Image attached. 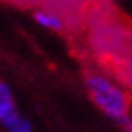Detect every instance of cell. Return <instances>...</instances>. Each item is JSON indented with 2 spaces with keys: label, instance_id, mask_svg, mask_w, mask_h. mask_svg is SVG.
<instances>
[{
  "label": "cell",
  "instance_id": "obj_1",
  "mask_svg": "<svg viewBox=\"0 0 132 132\" xmlns=\"http://www.w3.org/2000/svg\"><path fill=\"white\" fill-rule=\"evenodd\" d=\"M85 87L87 93L91 97L95 105L99 106V110H103L109 118L120 122L130 110V101L128 95L124 93V89L118 85L116 81L105 75V73L93 71L89 73L85 79Z\"/></svg>",
  "mask_w": 132,
  "mask_h": 132
},
{
  "label": "cell",
  "instance_id": "obj_2",
  "mask_svg": "<svg viewBox=\"0 0 132 132\" xmlns=\"http://www.w3.org/2000/svg\"><path fill=\"white\" fill-rule=\"evenodd\" d=\"M18 112L16 106V97L10 85L4 81H0V122H4L6 118H10L12 114Z\"/></svg>",
  "mask_w": 132,
  "mask_h": 132
},
{
  "label": "cell",
  "instance_id": "obj_3",
  "mask_svg": "<svg viewBox=\"0 0 132 132\" xmlns=\"http://www.w3.org/2000/svg\"><path fill=\"white\" fill-rule=\"evenodd\" d=\"M34 20H36V24H39L42 28L50 30V32H59V30H63V20H61V16L55 14V12L38 10L34 14Z\"/></svg>",
  "mask_w": 132,
  "mask_h": 132
},
{
  "label": "cell",
  "instance_id": "obj_4",
  "mask_svg": "<svg viewBox=\"0 0 132 132\" xmlns=\"http://www.w3.org/2000/svg\"><path fill=\"white\" fill-rule=\"evenodd\" d=\"M0 132H32V122L16 112L4 122H0Z\"/></svg>",
  "mask_w": 132,
  "mask_h": 132
},
{
  "label": "cell",
  "instance_id": "obj_5",
  "mask_svg": "<svg viewBox=\"0 0 132 132\" xmlns=\"http://www.w3.org/2000/svg\"><path fill=\"white\" fill-rule=\"evenodd\" d=\"M118 124H120V126L124 128V132H132V114L128 112V114L124 116V118H122V120L118 122Z\"/></svg>",
  "mask_w": 132,
  "mask_h": 132
}]
</instances>
